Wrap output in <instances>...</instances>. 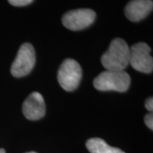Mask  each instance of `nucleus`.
<instances>
[{
  "label": "nucleus",
  "instance_id": "obj_7",
  "mask_svg": "<svg viewBox=\"0 0 153 153\" xmlns=\"http://www.w3.org/2000/svg\"><path fill=\"white\" fill-rule=\"evenodd\" d=\"M22 111L28 120L36 121L44 117L46 106L43 95L38 92H33L28 95L22 105Z\"/></svg>",
  "mask_w": 153,
  "mask_h": 153
},
{
  "label": "nucleus",
  "instance_id": "obj_8",
  "mask_svg": "<svg viewBox=\"0 0 153 153\" xmlns=\"http://www.w3.org/2000/svg\"><path fill=\"white\" fill-rule=\"evenodd\" d=\"M152 0H131L125 7L126 17L134 22H140L152 11Z\"/></svg>",
  "mask_w": 153,
  "mask_h": 153
},
{
  "label": "nucleus",
  "instance_id": "obj_11",
  "mask_svg": "<svg viewBox=\"0 0 153 153\" xmlns=\"http://www.w3.org/2000/svg\"><path fill=\"white\" fill-rule=\"evenodd\" d=\"M145 123L150 129H153V115L152 112L148 113L145 117Z\"/></svg>",
  "mask_w": 153,
  "mask_h": 153
},
{
  "label": "nucleus",
  "instance_id": "obj_1",
  "mask_svg": "<svg viewBox=\"0 0 153 153\" xmlns=\"http://www.w3.org/2000/svg\"><path fill=\"white\" fill-rule=\"evenodd\" d=\"M101 63L107 71H124L129 64V47L122 38L111 41L107 51L101 57Z\"/></svg>",
  "mask_w": 153,
  "mask_h": 153
},
{
  "label": "nucleus",
  "instance_id": "obj_9",
  "mask_svg": "<svg viewBox=\"0 0 153 153\" xmlns=\"http://www.w3.org/2000/svg\"><path fill=\"white\" fill-rule=\"evenodd\" d=\"M86 147L90 153H125L118 148L111 146L100 138L89 139L86 142Z\"/></svg>",
  "mask_w": 153,
  "mask_h": 153
},
{
  "label": "nucleus",
  "instance_id": "obj_4",
  "mask_svg": "<svg viewBox=\"0 0 153 153\" xmlns=\"http://www.w3.org/2000/svg\"><path fill=\"white\" fill-rule=\"evenodd\" d=\"M36 62V55L33 46L25 43L20 47L16 57L11 66V74L16 77H22L28 75Z\"/></svg>",
  "mask_w": 153,
  "mask_h": 153
},
{
  "label": "nucleus",
  "instance_id": "obj_3",
  "mask_svg": "<svg viewBox=\"0 0 153 153\" xmlns=\"http://www.w3.org/2000/svg\"><path fill=\"white\" fill-rule=\"evenodd\" d=\"M57 78L63 89L73 91L78 87L82 79V68L75 60L66 59L60 65Z\"/></svg>",
  "mask_w": 153,
  "mask_h": 153
},
{
  "label": "nucleus",
  "instance_id": "obj_6",
  "mask_svg": "<svg viewBox=\"0 0 153 153\" xmlns=\"http://www.w3.org/2000/svg\"><path fill=\"white\" fill-rule=\"evenodd\" d=\"M95 17V12L90 9H78L66 13L62 17V23L69 30L80 31L92 25Z\"/></svg>",
  "mask_w": 153,
  "mask_h": 153
},
{
  "label": "nucleus",
  "instance_id": "obj_13",
  "mask_svg": "<svg viewBox=\"0 0 153 153\" xmlns=\"http://www.w3.org/2000/svg\"><path fill=\"white\" fill-rule=\"evenodd\" d=\"M0 153H6L5 150H4V149H3V148H1V149H0Z\"/></svg>",
  "mask_w": 153,
  "mask_h": 153
},
{
  "label": "nucleus",
  "instance_id": "obj_10",
  "mask_svg": "<svg viewBox=\"0 0 153 153\" xmlns=\"http://www.w3.org/2000/svg\"><path fill=\"white\" fill-rule=\"evenodd\" d=\"M8 1L12 5L21 7V6H26L30 4L33 0H8Z\"/></svg>",
  "mask_w": 153,
  "mask_h": 153
},
{
  "label": "nucleus",
  "instance_id": "obj_14",
  "mask_svg": "<svg viewBox=\"0 0 153 153\" xmlns=\"http://www.w3.org/2000/svg\"><path fill=\"white\" fill-rule=\"evenodd\" d=\"M27 153H37V152H27Z\"/></svg>",
  "mask_w": 153,
  "mask_h": 153
},
{
  "label": "nucleus",
  "instance_id": "obj_2",
  "mask_svg": "<svg viewBox=\"0 0 153 153\" xmlns=\"http://www.w3.org/2000/svg\"><path fill=\"white\" fill-rule=\"evenodd\" d=\"M130 76L124 71H105L94 80V86L100 91L125 92L130 86Z\"/></svg>",
  "mask_w": 153,
  "mask_h": 153
},
{
  "label": "nucleus",
  "instance_id": "obj_12",
  "mask_svg": "<svg viewBox=\"0 0 153 153\" xmlns=\"http://www.w3.org/2000/svg\"><path fill=\"white\" fill-rule=\"evenodd\" d=\"M145 106L146 108L150 111V112H152L153 111V99L152 97H150L146 100V103H145Z\"/></svg>",
  "mask_w": 153,
  "mask_h": 153
},
{
  "label": "nucleus",
  "instance_id": "obj_5",
  "mask_svg": "<svg viewBox=\"0 0 153 153\" xmlns=\"http://www.w3.org/2000/svg\"><path fill=\"white\" fill-rule=\"evenodd\" d=\"M151 50L146 43H138L129 48V64L132 67L143 73H152L153 59Z\"/></svg>",
  "mask_w": 153,
  "mask_h": 153
}]
</instances>
